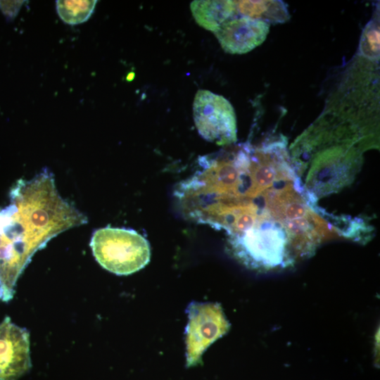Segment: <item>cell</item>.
Wrapping results in <instances>:
<instances>
[{"label":"cell","mask_w":380,"mask_h":380,"mask_svg":"<svg viewBox=\"0 0 380 380\" xmlns=\"http://www.w3.org/2000/svg\"><path fill=\"white\" fill-rule=\"evenodd\" d=\"M196 129L205 140L219 146L236 141V115L229 101L208 90L197 91L193 103Z\"/></svg>","instance_id":"3"},{"label":"cell","mask_w":380,"mask_h":380,"mask_svg":"<svg viewBox=\"0 0 380 380\" xmlns=\"http://www.w3.org/2000/svg\"><path fill=\"white\" fill-rule=\"evenodd\" d=\"M30 367V334L6 317L0 324V380H18Z\"/></svg>","instance_id":"5"},{"label":"cell","mask_w":380,"mask_h":380,"mask_svg":"<svg viewBox=\"0 0 380 380\" xmlns=\"http://www.w3.org/2000/svg\"><path fill=\"white\" fill-rule=\"evenodd\" d=\"M97 1H56L58 15L67 24L78 25L91 15Z\"/></svg>","instance_id":"9"},{"label":"cell","mask_w":380,"mask_h":380,"mask_svg":"<svg viewBox=\"0 0 380 380\" xmlns=\"http://www.w3.org/2000/svg\"><path fill=\"white\" fill-rule=\"evenodd\" d=\"M23 1H0V7L4 14L8 18H13L18 13Z\"/></svg>","instance_id":"10"},{"label":"cell","mask_w":380,"mask_h":380,"mask_svg":"<svg viewBox=\"0 0 380 380\" xmlns=\"http://www.w3.org/2000/svg\"><path fill=\"white\" fill-rule=\"evenodd\" d=\"M269 30L262 20L240 15L224 22L214 34L226 52L242 54L260 45Z\"/></svg>","instance_id":"6"},{"label":"cell","mask_w":380,"mask_h":380,"mask_svg":"<svg viewBox=\"0 0 380 380\" xmlns=\"http://www.w3.org/2000/svg\"><path fill=\"white\" fill-rule=\"evenodd\" d=\"M190 8L196 22L213 32L236 13L234 1H194Z\"/></svg>","instance_id":"7"},{"label":"cell","mask_w":380,"mask_h":380,"mask_svg":"<svg viewBox=\"0 0 380 380\" xmlns=\"http://www.w3.org/2000/svg\"><path fill=\"white\" fill-rule=\"evenodd\" d=\"M0 208V300L8 301L18 279L33 255L63 232L87 218L61 198L47 170L30 180L19 179Z\"/></svg>","instance_id":"1"},{"label":"cell","mask_w":380,"mask_h":380,"mask_svg":"<svg viewBox=\"0 0 380 380\" xmlns=\"http://www.w3.org/2000/svg\"><path fill=\"white\" fill-rule=\"evenodd\" d=\"M186 312V366L192 367L201 362L208 346L226 332L228 323L217 304L192 302Z\"/></svg>","instance_id":"4"},{"label":"cell","mask_w":380,"mask_h":380,"mask_svg":"<svg viewBox=\"0 0 380 380\" xmlns=\"http://www.w3.org/2000/svg\"><path fill=\"white\" fill-rule=\"evenodd\" d=\"M236 11L241 16L262 20L270 23L286 21L289 11L286 5L281 1H234Z\"/></svg>","instance_id":"8"},{"label":"cell","mask_w":380,"mask_h":380,"mask_svg":"<svg viewBox=\"0 0 380 380\" xmlns=\"http://www.w3.org/2000/svg\"><path fill=\"white\" fill-rule=\"evenodd\" d=\"M90 246L100 265L117 275H128L150 261L148 241L133 229L107 227L93 234Z\"/></svg>","instance_id":"2"}]
</instances>
